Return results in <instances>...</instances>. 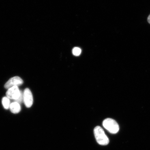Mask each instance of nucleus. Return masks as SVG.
Returning a JSON list of instances; mask_svg holds the SVG:
<instances>
[{
    "label": "nucleus",
    "mask_w": 150,
    "mask_h": 150,
    "mask_svg": "<svg viewBox=\"0 0 150 150\" xmlns=\"http://www.w3.org/2000/svg\"><path fill=\"white\" fill-rule=\"evenodd\" d=\"M81 49L78 47H75L73 49L72 53L74 55L76 56H78L81 53Z\"/></svg>",
    "instance_id": "8"
},
{
    "label": "nucleus",
    "mask_w": 150,
    "mask_h": 150,
    "mask_svg": "<svg viewBox=\"0 0 150 150\" xmlns=\"http://www.w3.org/2000/svg\"><path fill=\"white\" fill-rule=\"evenodd\" d=\"M103 126L109 132L112 134H117L119 130V126L115 120L111 118H107L103 122Z\"/></svg>",
    "instance_id": "2"
},
{
    "label": "nucleus",
    "mask_w": 150,
    "mask_h": 150,
    "mask_svg": "<svg viewBox=\"0 0 150 150\" xmlns=\"http://www.w3.org/2000/svg\"><path fill=\"white\" fill-rule=\"evenodd\" d=\"M147 21L150 24V14L147 18Z\"/></svg>",
    "instance_id": "10"
},
{
    "label": "nucleus",
    "mask_w": 150,
    "mask_h": 150,
    "mask_svg": "<svg viewBox=\"0 0 150 150\" xmlns=\"http://www.w3.org/2000/svg\"><path fill=\"white\" fill-rule=\"evenodd\" d=\"M23 100V94L21 92V94L19 98L16 99V100H13L14 102H16L19 103H21L22 102V101Z\"/></svg>",
    "instance_id": "9"
},
{
    "label": "nucleus",
    "mask_w": 150,
    "mask_h": 150,
    "mask_svg": "<svg viewBox=\"0 0 150 150\" xmlns=\"http://www.w3.org/2000/svg\"><path fill=\"white\" fill-rule=\"evenodd\" d=\"M23 101L25 105L28 108H30L33 103L32 93L30 89L26 88L23 93Z\"/></svg>",
    "instance_id": "5"
},
{
    "label": "nucleus",
    "mask_w": 150,
    "mask_h": 150,
    "mask_svg": "<svg viewBox=\"0 0 150 150\" xmlns=\"http://www.w3.org/2000/svg\"><path fill=\"white\" fill-rule=\"evenodd\" d=\"M21 93V91H20L18 86H14L8 89L6 95L7 98L14 100L18 99Z\"/></svg>",
    "instance_id": "3"
},
{
    "label": "nucleus",
    "mask_w": 150,
    "mask_h": 150,
    "mask_svg": "<svg viewBox=\"0 0 150 150\" xmlns=\"http://www.w3.org/2000/svg\"><path fill=\"white\" fill-rule=\"evenodd\" d=\"M93 131L96 140L99 145L102 146L108 145L109 143V139L102 127L97 126L94 129Z\"/></svg>",
    "instance_id": "1"
},
{
    "label": "nucleus",
    "mask_w": 150,
    "mask_h": 150,
    "mask_svg": "<svg viewBox=\"0 0 150 150\" xmlns=\"http://www.w3.org/2000/svg\"><path fill=\"white\" fill-rule=\"evenodd\" d=\"M9 108L11 112L13 113L17 114L20 111L21 106L19 103L13 102L10 104Z\"/></svg>",
    "instance_id": "6"
},
{
    "label": "nucleus",
    "mask_w": 150,
    "mask_h": 150,
    "mask_svg": "<svg viewBox=\"0 0 150 150\" xmlns=\"http://www.w3.org/2000/svg\"><path fill=\"white\" fill-rule=\"evenodd\" d=\"M23 83V81L21 78L18 76H15L11 78L6 83L4 87L5 88L9 89L14 86H18L22 85Z\"/></svg>",
    "instance_id": "4"
},
{
    "label": "nucleus",
    "mask_w": 150,
    "mask_h": 150,
    "mask_svg": "<svg viewBox=\"0 0 150 150\" xmlns=\"http://www.w3.org/2000/svg\"><path fill=\"white\" fill-rule=\"evenodd\" d=\"M2 103L4 107L6 109H8L9 108V106L10 105V100L7 97H4L3 98Z\"/></svg>",
    "instance_id": "7"
}]
</instances>
